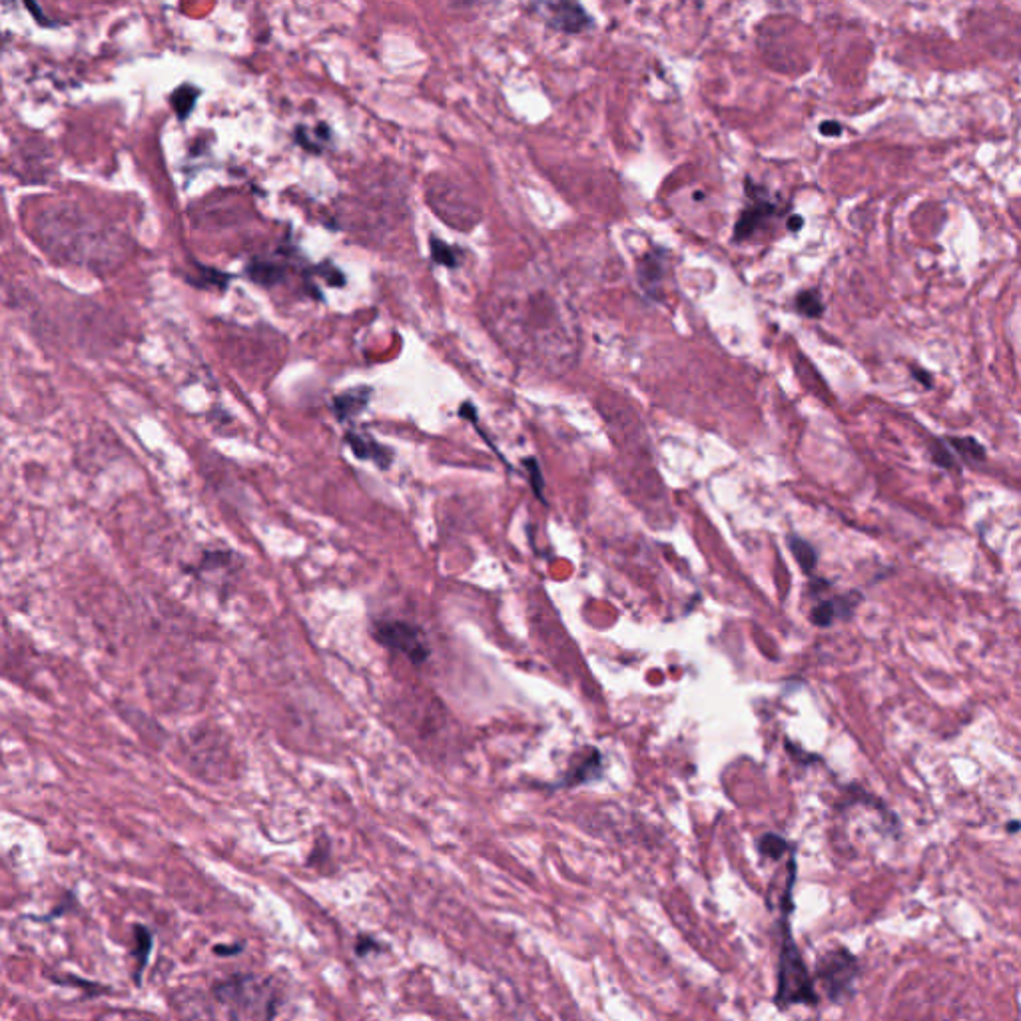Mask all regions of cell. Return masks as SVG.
Returning a JSON list of instances; mask_svg holds the SVG:
<instances>
[{
    "label": "cell",
    "mask_w": 1021,
    "mask_h": 1021,
    "mask_svg": "<svg viewBox=\"0 0 1021 1021\" xmlns=\"http://www.w3.org/2000/svg\"><path fill=\"white\" fill-rule=\"evenodd\" d=\"M547 8L551 13V26L557 28L561 32L579 34L593 26V18H590L585 8L579 5L557 3V5H547Z\"/></svg>",
    "instance_id": "8992f818"
},
{
    "label": "cell",
    "mask_w": 1021,
    "mask_h": 1021,
    "mask_svg": "<svg viewBox=\"0 0 1021 1021\" xmlns=\"http://www.w3.org/2000/svg\"><path fill=\"white\" fill-rule=\"evenodd\" d=\"M132 936H135V948H132V953H135V958H136L135 981H136V986H140L142 973H144V970L148 966L152 946H154V933H152L146 928V925L135 924V925H132Z\"/></svg>",
    "instance_id": "4fadbf2b"
},
{
    "label": "cell",
    "mask_w": 1021,
    "mask_h": 1021,
    "mask_svg": "<svg viewBox=\"0 0 1021 1021\" xmlns=\"http://www.w3.org/2000/svg\"><path fill=\"white\" fill-rule=\"evenodd\" d=\"M912 374H914V377H915V379H918V381H920V384H922V385H925V387H932V376L928 374V371H922V369H912Z\"/></svg>",
    "instance_id": "f1b7e54d"
},
{
    "label": "cell",
    "mask_w": 1021,
    "mask_h": 1021,
    "mask_svg": "<svg viewBox=\"0 0 1021 1021\" xmlns=\"http://www.w3.org/2000/svg\"><path fill=\"white\" fill-rule=\"evenodd\" d=\"M52 981H56V984H74L76 988H88L92 996H98V994H107V991H108L107 988H98L97 984H88V981H84V979H74V978H72V979H64V978H62V979H59V978H54V976H52Z\"/></svg>",
    "instance_id": "484cf974"
},
{
    "label": "cell",
    "mask_w": 1021,
    "mask_h": 1021,
    "mask_svg": "<svg viewBox=\"0 0 1021 1021\" xmlns=\"http://www.w3.org/2000/svg\"><path fill=\"white\" fill-rule=\"evenodd\" d=\"M246 275L252 282L264 285V288H274V285H278V283L283 282L285 270H283V265L275 264L272 260H260V257H254V260L246 265Z\"/></svg>",
    "instance_id": "7c38bea8"
},
{
    "label": "cell",
    "mask_w": 1021,
    "mask_h": 1021,
    "mask_svg": "<svg viewBox=\"0 0 1021 1021\" xmlns=\"http://www.w3.org/2000/svg\"><path fill=\"white\" fill-rule=\"evenodd\" d=\"M198 97H200V90L192 84H182V86H178L174 92H172V97H170L172 108H174L176 116L180 120H186L190 114H192Z\"/></svg>",
    "instance_id": "9a60e30c"
},
{
    "label": "cell",
    "mask_w": 1021,
    "mask_h": 1021,
    "mask_svg": "<svg viewBox=\"0 0 1021 1021\" xmlns=\"http://www.w3.org/2000/svg\"><path fill=\"white\" fill-rule=\"evenodd\" d=\"M318 274L323 275L330 285H336V288L346 285V275H343L338 268H331V265H321V268H318Z\"/></svg>",
    "instance_id": "d4e9b609"
},
{
    "label": "cell",
    "mask_w": 1021,
    "mask_h": 1021,
    "mask_svg": "<svg viewBox=\"0 0 1021 1021\" xmlns=\"http://www.w3.org/2000/svg\"><path fill=\"white\" fill-rule=\"evenodd\" d=\"M748 198L752 202L738 216L737 226H734V237H737V240H748V237L762 230L772 218L778 216V206L772 202L762 188L756 190L748 188Z\"/></svg>",
    "instance_id": "5b68a950"
},
{
    "label": "cell",
    "mask_w": 1021,
    "mask_h": 1021,
    "mask_svg": "<svg viewBox=\"0 0 1021 1021\" xmlns=\"http://www.w3.org/2000/svg\"><path fill=\"white\" fill-rule=\"evenodd\" d=\"M858 976H860V963L850 950L842 946L828 950L816 961L814 981L822 986L826 998L834 1004H842L852 998Z\"/></svg>",
    "instance_id": "3957f363"
},
{
    "label": "cell",
    "mask_w": 1021,
    "mask_h": 1021,
    "mask_svg": "<svg viewBox=\"0 0 1021 1021\" xmlns=\"http://www.w3.org/2000/svg\"><path fill=\"white\" fill-rule=\"evenodd\" d=\"M788 545H790L792 555H794V559L798 561V565L803 567V571L808 572V575H810V572H812V571L816 569V565H818V555H816L814 547L810 545L808 541L800 539V537H796V535H792V537L788 539Z\"/></svg>",
    "instance_id": "e0dca14e"
},
{
    "label": "cell",
    "mask_w": 1021,
    "mask_h": 1021,
    "mask_svg": "<svg viewBox=\"0 0 1021 1021\" xmlns=\"http://www.w3.org/2000/svg\"><path fill=\"white\" fill-rule=\"evenodd\" d=\"M638 280H641L645 292L653 293L654 290H658V285L663 282V257L653 254L645 255L641 265H638Z\"/></svg>",
    "instance_id": "5bb4252c"
},
{
    "label": "cell",
    "mask_w": 1021,
    "mask_h": 1021,
    "mask_svg": "<svg viewBox=\"0 0 1021 1021\" xmlns=\"http://www.w3.org/2000/svg\"><path fill=\"white\" fill-rule=\"evenodd\" d=\"M932 453H933V461H936L942 467H946V469H951V467L956 465V461H953V455L950 453V450L943 443L933 445Z\"/></svg>",
    "instance_id": "7402d4cb"
},
{
    "label": "cell",
    "mask_w": 1021,
    "mask_h": 1021,
    "mask_svg": "<svg viewBox=\"0 0 1021 1021\" xmlns=\"http://www.w3.org/2000/svg\"><path fill=\"white\" fill-rule=\"evenodd\" d=\"M429 247H432V257H433L435 264L445 265V268H451V270L461 264V252L457 250L455 246L445 244L443 240H439V237L432 236V240H429Z\"/></svg>",
    "instance_id": "d6986e66"
},
{
    "label": "cell",
    "mask_w": 1021,
    "mask_h": 1021,
    "mask_svg": "<svg viewBox=\"0 0 1021 1021\" xmlns=\"http://www.w3.org/2000/svg\"><path fill=\"white\" fill-rule=\"evenodd\" d=\"M174 1009L178 1011L180 1021H218L212 1007L208 1006L202 994L198 991H190V994H180L176 998Z\"/></svg>",
    "instance_id": "8fae6325"
},
{
    "label": "cell",
    "mask_w": 1021,
    "mask_h": 1021,
    "mask_svg": "<svg viewBox=\"0 0 1021 1021\" xmlns=\"http://www.w3.org/2000/svg\"><path fill=\"white\" fill-rule=\"evenodd\" d=\"M200 270H202V272H200V274H202L204 283L216 285V288H222V290H226L227 282H230V275H226V274L218 272V270H209V268H200Z\"/></svg>",
    "instance_id": "603a6c76"
},
{
    "label": "cell",
    "mask_w": 1021,
    "mask_h": 1021,
    "mask_svg": "<svg viewBox=\"0 0 1021 1021\" xmlns=\"http://www.w3.org/2000/svg\"><path fill=\"white\" fill-rule=\"evenodd\" d=\"M758 852L762 858H768V860H780L782 856L792 852V846L788 840H784L782 836L775 832H766L758 838Z\"/></svg>",
    "instance_id": "2e32d148"
},
{
    "label": "cell",
    "mask_w": 1021,
    "mask_h": 1021,
    "mask_svg": "<svg viewBox=\"0 0 1021 1021\" xmlns=\"http://www.w3.org/2000/svg\"><path fill=\"white\" fill-rule=\"evenodd\" d=\"M796 310L803 313L806 318H820L824 313V303L822 298H820L818 290H804L796 295Z\"/></svg>",
    "instance_id": "ffe728a7"
},
{
    "label": "cell",
    "mask_w": 1021,
    "mask_h": 1021,
    "mask_svg": "<svg viewBox=\"0 0 1021 1021\" xmlns=\"http://www.w3.org/2000/svg\"><path fill=\"white\" fill-rule=\"evenodd\" d=\"M803 224H804L803 216H792V218L788 219V230H792V232H798V230H800V227H803Z\"/></svg>",
    "instance_id": "f546056e"
},
{
    "label": "cell",
    "mask_w": 1021,
    "mask_h": 1021,
    "mask_svg": "<svg viewBox=\"0 0 1021 1021\" xmlns=\"http://www.w3.org/2000/svg\"><path fill=\"white\" fill-rule=\"evenodd\" d=\"M946 443L961 457V459H966V461H984L986 459V450L973 437H948Z\"/></svg>",
    "instance_id": "ac0fdd59"
},
{
    "label": "cell",
    "mask_w": 1021,
    "mask_h": 1021,
    "mask_svg": "<svg viewBox=\"0 0 1021 1021\" xmlns=\"http://www.w3.org/2000/svg\"><path fill=\"white\" fill-rule=\"evenodd\" d=\"M369 399H371V389L369 387H356V389H348L343 391V394L333 397L331 402V409L339 422H348V419L357 417L359 413L366 412V407L369 405Z\"/></svg>",
    "instance_id": "9c48e42d"
},
{
    "label": "cell",
    "mask_w": 1021,
    "mask_h": 1021,
    "mask_svg": "<svg viewBox=\"0 0 1021 1021\" xmlns=\"http://www.w3.org/2000/svg\"><path fill=\"white\" fill-rule=\"evenodd\" d=\"M523 465L527 467V475H529V481L533 487V493L537 495V497L545 503V495H543V489H545V479H543V473H541V467L537 463V459H533V457H527V459L523 461Z\"/></svg>",
    "instance_id": "44dd1931"
},
{
    "label": "cell",
    "mask_w": 1021,
    "mask_h": 1021,
    "mask_svg": "<svg viewBox=\"0 0 1021 1021\" xmlns=\"http://www.w3.org/2000/svg\"><path fill=\"white\" fill-rule=\"evenodd\" d=\"M346 443L349 445V450L353 451V455L357 457V459L376 463L379 469H387L391 461H394V451H391L389 447L377 443L376 439L367 435V433L348 432L346 433Z\"/></svg>",
    "instance_id": "52a82bcc"
},
{
    "label": "cell",
    "mask_w": 1021,
    "mask_h": 1021,
    "mask_svg": "<svg viewBox=\"0 0 1021 1021\" xmlns=\"http://www.w3.org/2000/svg\"><path fill=\"white\" fill-rule=\"evenodd\" d=\"M818 130H820V135H824V136H840V135H842V132H844L842 124H838V122H834V120L822 122V124H820Z\"/></svg>",
    "instance_id": "4316f807"
},
{
    "label": "cell",
    "mask_w": 1021,
    "mask_h": 1021,
    "mask_svg": "<svg viewBox=\"0 0 1021 1021\" xmlns=\"http://www.w3.org/2000/svg\"><path fill=\"white\" fill-rule=\"evenodd\" d=\"M244 950V943H234V946H222V943H218L214 946V953L219 958H232L236 953H240Z\"/></svg>",
    "instance_id": "83f0119b"
},
{
    "label": "cell",
    "mask_w": 1021,
    "mask_h": 1021,
    "mask_svg": "<svg viewBox=\"0 0 1021 1021\" xmlns=\"http://www.w3.org/2000/svg\"><path fill=\"white\" fill-rule=\"evenodd\" d=\"M214 998L232 1009L236 1017L262 1016L265 1021H272L275 1014V1001L272 989L262 979L252 973H237V976L218 981L214 986Z\"/></svg>",
    "instance_id": "7a4b0ae2"
},
{
    "label": "cell",
    "mask_w": 1021,
    "mask_h": 1021,
    "mask_svg": "<svg viewBox=\"0 0 1021 1021\" xmlns=\"http://www.w3.org/2000/svg\"><path fill=\"white\" fill-rule=\"evenodd\" d=\"M371 635L387 651L405 656L413 664H423L432 653L422 628L404 618H377Z\"/></svg>",
    "instance_id": "277c9868"
},
{
    "label": "cell",
    "mask_w": 1021,
    "mask_h": 1021,
    "mask_svg": "<svg viewBox=\"0 0 1021 1021\" xmlns=\"http://www.w3.org/2000/svg\"><path fill=\"white\" fill-rule=\"evenodd\" d=\"M371 951H381V943L376 942L371 936H359L356 942V953L359 958H366Z\"/></svg>",
    "instance_id": "cb8c5ba5"
},
{
    "label": "cell",
    "mask_w": 1021,
    "mask_h": 1021,
    "mask_svg": "<svg viewBox=\"0 0 1021 1021\" xmlns=\"http://www.w3.org/2000/svg\"><path fill=\"white\" fill-rule=\"evenodd\" d=\"M600 772H603V756H600V752L597 748L589 747L585 748V752H580V756H575L559 786L572 788L579 784H587L590 780H597L600 776Z\"/></svg>",
    "instance_id": "ba28073f"
},
{
    "label": "cell",
    "mask_w": 1021,
    "mask_h": 1021,
    "mask_svg": "<svg viewBox=\"0 0 1021 1021\" xmlns=\"http://www.w3.org/2000/svg\"><path fill=\"white\" fill-rule=\"evenodd\" d=\"M796 882V858L790 856L786 890L782 896V918L778 925V960H776V994L775 1006L786 1011L794 1006H816L818 994L814 976L810 973L790 925L792 915V892Z\"/></svg>",
    "instance_id": "6da1fadb"
},
{
    "label": "cell",
    "mask_w": 1021,
    "mask_h": 1021,
    "mask_svg": "<svg viewBox=\"0 0 1021 1021\" xmlns=\"http://www.w3.org/2000/svg\"><path fill=\"white\" fill-rule=\"evenodd\" d=\"M856 605H858V597L854 599L838 597V599L820 600V603H816L812 610H810V620H812V625L816 627H830L836 618L850 615Z\"/></svg>",
    "instance_id": "30bf717a"
}]
</instances>
